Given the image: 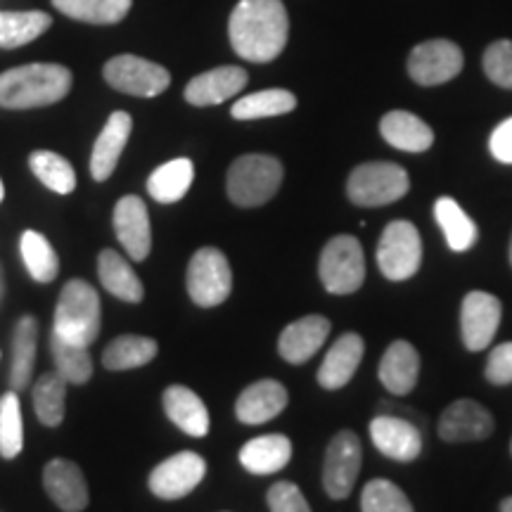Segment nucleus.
<instances>
[{
	"label": "nucleus",
	"instance_id": "obj_1",
	"mask_svg": "<svg viewBox=\"0 0 512 512\" xmlns=\"http://www.w3.org/2000/svg\"><path fill=\"white\" fill-rule=\"evenodd\" d=\"M228 34L230 46L247 62H273L290 34L283 0H240L230 15Z\"/></svg>",
	"mask_w": 512,
	"mask_h": 512
},
{
	"label": "nucleus",
	"instance_id": "obj_2",
	"mask_svg": "<svg viewBox=\"0 0 512 512\" xmlns=\"http://www.w3.org/2000/svg\"><path fill=\"white\" fill-rule=\"evenodd\" d=\"M74 76L53 62L22 64L0 74V107L3 110H38L64 100L72 91Z\"/></svg>",
	"mask_w": 512,
	"mask_h": 512
},
{
	"label": "nucleus",
	"instance_id": "obj_3",
	"mask_svg": "<svg viewBox=\"0 0 512 512\" xmlns=\"http://www.w3.org/2000/svg\"><path fill=\"white\" fill-rule=\"evenodd\" d=\"M102 328V306L100 294L91 283L74 278L62 287L60 299L55 306L53 330L67 342L91 347L100 337Z\"/></svg>",
	"mask_w": 512,
	"mask_h": 512
},
{
	"label": "nucleus",
	"instance_id": "obj_4",
	"mask_svg": "<svg viewBox=\"0 0 512 512\" xmlns=\"http://www.w3.org/2000/svg\"><path fill=\"white\" fill-rule=\"evenodd\" d=\"M283 164L271 155L238 157L228 169L226 190L238 207H261L271 202L283 185Z\"/></svg>",
	"mask_w": 512,
	"mask_h": 512
},
{
	"label": "nucleus",
	"instance_id": "obj_5",
	"mask_svg": "<svg viewBox=\"0 0 512 512\" xmlns=\"http://www.w3.org/2000/svg\"><path fill=\"white\" fill-rule=\"evenodd\" d=\"M318 278L330 294H354L366 280V254L354 235H337L323 247Z\"/></svg>",
	"mask_w": 512,
	"mask_h": 512
},
{
	"label": "nucleus",
	"instance_id": "obj_6",
	"mask_svg": "<svg viewBox=\"0 0 512 512\" xmlns=\"http://www.w3.org/2000/svg\"><path fill=\"white\" fill-rule=\"evenodd\" d=\"M411 188L406 169L392 162H370L351 171L347 183L349 200L358 207H384L399 202Z\"/></svg>",
	"mask_w": 512,
	"mask_h": 512
},
{
	"label": "nucleus",
	"instance_id": "obj_7",
	"mask_svg": "<svg viewBox=\"0 0 512 512\" xmlns=\"http://www.w3.org/2000/svg\"><path fill=\"white\" fill-rule=\"evenodd\" d=\"M190 299L202 309H214L233 292V271L226 254L216 247L197 249L185 273Z\"/></svg>",
	"mask_w": 512,
	"mask_h": 512
},
{
	"label": "nucleus",
	"instance_id": "obj_8",
	"mask_svg": "<svg viewBox=\"0 0 512 512\" xmlns=\"http://www.w3.org/2000/svg\"><path fill=\"white\" fill-rule=\"evenodd\" d=\"M422 264V240L411 221H392L377 242V266L394 283L413 278Z\"/></svg>",
	"mask_w": 512,
	"mask_h": 512
},
{
	"label": "nucleus",
	"instance_id": "obj_9",
	"mask_svg": "<svg viewBox=\"0 0 512 512\" xmlns=\"http://www.w3.org/2000/svg\"><path fill=\"white\" fill-rule=\"evenodd\" d=\"M102 76L114 91L136 95V98H157L171 83L169 69L138 55H117L102 69Z\"/></svg>",
	"mask_w": 512,
	"mask_h": 512
},
{
	"label": "nucleus",
	"instance_id": "obj_10",
	"mask_svg": "<svg viewBox=\"0 0 512 512\" xmlns=\"http://www.w3.org/2000/svg\"><path fill=\"white\" fill-rule=\"evenodd\" d=\"M363 465V448L361 439L351 430H342L332 437L328 451H325V467H323V486L330 498L344 501L358 479Z\"/></svg>",
	"mask_w": 512,
	"mask_h": 512
},
{
	"label": "nucleus",
	"instance_id": "obj_11",
	"mask_svg": "<svg viewBox=\"0 0 512 512\" xmlns=\"http://www.w3.org/2000/svg\"><path fill=\"white\" fill-rule=\"evenodd\" d=\"M207 475V460L195 451H181L166 458L150 472V491L162 501H178L200 486Z\"/></svg>",
	"mask_w": 512,
	"mask_h": 512
},
{
	"label": "nucleus",
	"instance_id": "obj_12",
	"mask_svg": "<svg viewBox=\"0 0 512 512\" xmlns=\"http://www.w3.org/2000/svg\"><path fill=\"white\" fill-rule=\"evenodd\" d=\"M463 69V50L446 38H432L411 50L408 74L420 86H441Z\"/></svg>",
	"mask_w": 512,
	"mask_h": 512
},
{
	"label": "nucleus",
	"instance_id": "obj_13",
	"mask_svg": "<svg viewBox=\"0 0 512 512\" xmlns=\"http://www.w3.org/2000/svg\"><path fill=\"white\" fill-rule=\"evenodd\" d=\"M503 306L494 294L475 290L463 299L460 309V335L470 351H484L494 342L498 325H501Z\"/></svg>",
	"mask_w": 512,
	"mask_h": 512
},
{
	"label": "nucleus",
	"instance_id": "obj_14",
	"mask_svg": "<svg viewBox=\"0 0 512 512\" xmlns=\"http://www.w3.org/2000/svg\"><path fill=\"white\" fill-rule=\"evenodd\" d=\"M114 233L131 261H145L152 249V226L145 202L138 195L121 197L114 207Z\"/></svg>",
	"mask_w": 512,
	"mask_h": 512
},
{
	"label": "nucleus",
	"instance_id": "obj_15",
	"mask_svg": "<svg viewBox=\"0 0 512 512\" xmlns=\"http://www.w3.org/2000/svg\"><path fill=\"white\" fill-rule=\"evenodd\" d=\"M370 441L382 456L399 460V463H411L422 451V434L418 427L392 413H382L373 418Z\"/></svg>",
	"mask_w": 512,
	"mask_h": 512
},
{
	"label": "nucleus",
	"instance_id": "obj_16",
	"mask_svg": "<svg viewBox=\"0 0 512 512\" xmlns=\"http://www.w3.org/2000/svg\"><path fill=\"white\" fill-rule=\"evenodd\" d=\"M494 432V415H491L479 401L460 399L441 413L439 437L448 444L460 441H482Z\"/></svg>",
	"mask_w": 512,
	"mask_h": 512
},
{
	"label": "nucleus",
	"instance_id": "obj_17",
	"mask_svg": "<svg viewBox=\"0 0 512 512\" xmlns=\"http://www.w3.org/2000/svg\"><path fill=\"white\" fill-rule=\"evenodd\" d=\"M43 486L57 508L64 512H81L88 505V484L81 467L72 460L55 458L43 470Z\"/></svg>",
	"mask_w": 512,
	"mask_h": 512
},
{
	"label": "nucleus",
	"instance_id": "obj_18",
	"mask_svg": "<svg viewBox=\"0 0 512 512\" xmlns=\"http://www.w3.org/2000/svg\"><path fill=\"white\" fill-rule=\"evenodd\" d=\"M330 335V320L325 316H304L280 332L278 354L292 366H302L320 351Z\"/></svg>",
	"mask_w": 512,
	"mask_h": 512
},
{
	"label": "nucleus",
	"instance_id": "obj_19",
	"mask_svg": "<svg viewBox=\"0 0 512 512\" xmlns=\"http://www.w3.org/2000/svg\"><path fill=\"white\" fill-rule=\"evenodd\" d=\"M133 131V119L128 112H112L105 128L100 131L93 145L91 155V176L93 181H107L117 169L121 155H124L128 138Z\"/></svg>",
	"mask_w": 512,
	"mask_h": 512
},
{
	"label": "nucleus",
	"instance_id": "obj_20",
	"mask_svg": "<svg viewBox=\"0 0 512 512\" xmlns=\"http://www.w3.org/2000/svg\"><path fill=\"white\" fill-rule=\"evenodd\" d=\"M249 76L242 67H216L211 72L197 74L188 86H185V100L195 107H211L221 105L238 95L247 86Z\"/></svg>",
	"mask_w": 512,
	"mask_h": 512
},
{
	"label": "nucleus",
	"instance_id": "obj_21",
	"mask_svg": "<svg viewBox=\"0 0 512 512\" xmlns=\"http://www.w3.org/2000/svg\"><path fill=\"white\" fill-rule=\"evenodd\" d=\"M287 396L285 384L278 380H259L249 384L235 401V415L245 425H264V422L278 418L280 413L287 408Z\"/></svg>",
	"mask_w": 512,
	"mask_h": 512
},
{
	"label": "nucleus",
	"instance_id": "obj_22",
	"mask_svg": "<svg viewBox=\"0 0 512 512\" xmlns=\"http://www.w3.org/2000/svg\"><path fill=\"white\" fill-rule=\"evenodd\" d=\"M377 377L387 387L389 394L406 396L411 394L420 377V354L406 339H396L384 351Z\"/></svg>",
	"mask_w": 512,
	"mask_h": 512
},
{
	"label": "nucleus",
	"instance_id": "obj_23",
	"mask_svg": "<svg viewBox=\"0 0 512 512\" xmlns=\"http://www.w3.org/2000/svg\"><path fill=\"white\" fill-rule=\"evenodd\" d=\"M363 351H366V342L356 332H347V335L339 337L318 368L320 387L335 392V389H342L344 384H349L358 366H361Z\"/></svg>",
	"mask_w": 512,
	"mask_h": 512
},
{
	"label": "nucleus",
	"instance_id": "obj_24",
	"mask_svg": "<svg viewBox=\"0 0 512 512\" xmlns=\"http://www.w3.org/2000/svg\"><path fill=\"white\" fill-rule=\"evenodd\" d=\"M162 406L166 418H169L178 430L190 434V437H207L211 430V418L204 401L192 389L183 384H171L164 389Z\"/></svg>",
	"mask_w": 512,
	"mask_h": 512
},
{
	"label": "nucleus",
	"instance_id": "obj_25",
	"mask_svg": "<svg viewBox=\"0 0 512 512\" xmlns=\"http://www.w3.org/2000/svg\"><path fill=\"white\" fill-rule=\"evenodd\" d=\"M38 354V320L34 316H22L15 323L10 337V373L8 384L12 392H24L31 384L34 363Z\"/></svg>",
	"mask_w": 512,
	"mask_h": 512
},
{
	"label": "nucleus",
	"instance_id": "obj_26",
	"mask_svg": "<svg viewBox=\"0 0 512 512\" xmlns=\"http://www.w3.org/2000/svg\"><path fill=\"white\" fill-rule=\"evenodd\" d=\"M292 458V441L285 434H264L240 448V463L252 475H275Z\"/></svg>",
	"mask_w": 512,
	"mask_h": 512
},
{
	"label": "nucleus",
	"instance_id": "obj_27",
	"mask_svg": "<svg viewBox=\"0 0 512 512\" xmlns=\"http://www.w3.org/2000/svg\"><path fill=\"white\" fill-rule=\"evenodd\" d=\"M98 275L100 283L112 297L121 299V302L138 304L143 302L145 287L140 283V278L133 271L131 264L114 249H102L98 256Z\"/></svg>",
	"mask_w": 512,
	"mask_h": 512
},
{
	"label": "nucleus",
	"instance_id": "obj_28",
	"mask_svg": "<svg viewBox=\"0 0 512 512\" xmlns=\"http://www.w3.org/2000/svg\"><path fill=\"white\" fill-rule=\"evenodd\" d=\"M380 133L389 145L403 152H425L434 143L432 128L411 112L394 110L384 114L380 121Z\"/></svg>",
	"mask_w": 512,
	"mask_h": 512
},
{
	"label": "nucleus",
	"instance_id": "obj_29",
	"mask_svg": "<svg viewBox=\"0 0 512 512\" xmlns=\"http://www.w3.org/2000/svg\"><path fill=\"white\" fill-rule=\"evenodd\" d=\"M192 181H195V164L178 157L152 171L147 178V192L159 204H174L188 195Z\"/></svg>",
	"mask_w": 512,
	"mask_h": 512
},
{
	"label": "nucleus",
	"instance_id": "obj_30",
	"mask_svg": "<svg viewBox=\"0 0 512 512\" xmlns=\"http://www.w3.org/2000/svg\"><path fill=\"white\" fill-rule=\"evenodd\" d=\"M159 354V344L152 337L140 335H121L112 339L102 351V366L112 373H121V370H136L155 361Z\"/></svg>",
	"mask_w": 512,
	"mask_h": 512
},
{
	"label": "nucleus",
	"instance_id": "obj_31",
	"mask_svg": "<svg viewBox=\"0 0 512 512\" xmlns=\"http://www.w3.org/2000/svg\"><path fill=\"white\" fill-rule=\"evenodd\" d=\"M53 27V17L41 10L17 12L8 10L0 15V48L15 50L29 46L38 36H43Z\"/></svg>",
	"mask_w": 512,
	"mask_h": 512
},
{
	"label": "nucleus",
	"instance_id": "obj_32",
	"mask_svg": "<svg viewBox=\"0 0 512 512\" xmlns=\"http://www.w3.org/2000/svg\"><path fill=\"white\" fill-rule=\"evenodd\" d=\"M434 219L444 230L446 245L453 249V252H467V249L475 247L479 238L477 223L465 214V209L453 200V197H441L434 204Z\"/></svg>",
	"mask_w": 512,
	"mask_h": 512
},
{
	"label": "nucleus",
	"instance_id": "obj_33",
	"mask_svg": "<svg viewBox=\"0 0 512 512\" xmlns=\"http://www.w3.org/2000/svg\"><path fill=\"white\" fill-rule=\"evenodd\" d=\"M55 10L76 22L110 27L119 24L133 8V0H53Z\"/></svg>",
	"mask_w": 512,
	"mask_h": 512
},
{
	"label": "nucleus",
	"instance_id": "obj_34",
	"mask_svg": "<svg viewBox=\"0 0 512 512\" xmlns=\"http://www.w3.org/2000/svg\"><path fill=\"white\" fill-rule=\"evenodd\" d=\"M19 252H22L24 266L36 283H53L60 273V256L46 235L38 230H24L22 240H19Z\"/></svg>",
	"mask_w": 512,
	"mask_h": 512
},
{
	"label": "nucleus",
	"instance_id": "obj_35",
	"mask_svg": "<svg viewBox=\"0 0 512 512\" xmlns=\"http://www.w3.org/2000/svg\"><path fill=\"white\" fill-rule=\"evenodd\" d=\"M50 356H53L55 373L62 375L69 384H86L93 377V358L88 347L67 342V339L50 330Z\"/></svg>",
	"mask_w": 512,
	"mask_h": 512
},
{
	"label": "nucleus",
	"instance_id": "obj_36",
	"mask_svg": "<svg viewBox=\"0 0 512 512\" xmlns=\"http://www.w3.org/2000/svg\"><path fill=\"white\" fill-rule=\"evenodd\" d=\"M294 107H297V98H294L290 91H283V88H268V91H259L240 98L233 105L230 114L238 121H252L280 117V114L292 112Z\"/></svg>",
	"mask_w": 512,
	"mask_h": 512
},
{
	"label": "nucleus",
	"instance_id": "obj_37",
	"mask_svg": "<svg viewBox=\"0 0 512 512\" xmlns=\"http://www.w3.org/2000/svg\"><path fill=\"white\" fill-rule=\"evenodd\" d=\"M69 382L57 373H43L34 387V411L46 427H60L64 420Z\"/></svg>",
	"mask_w": 512,
	"mask_h": 512
},
{
	"label": "nucleus",
	"instance_id": "obj_38",
	"mask_svg": "<svg viewBox=\"0 0 512 512\" xmlns=\"http://www.w3.org/2000/svg\"><path fill=\"white\" fill-rule=\"evenodd\" d=\"M29 166L34 176L57 195H69L76 188V171L62 155L50 150H36L29 155Z\"/></svg>",
	"mask_w": 512,
	"mask_h": 512
},
{
	"label": "nucleus",
	"instance_id": "obj_39",
	"mask_svg": "<svg viewBox=\"0 0 512 512\" xmlns=\"http://www.w3.org/2000/svg\"><path fill=\"white\" fill-rule=\"evenodd\" d=\"M24 448V422L22 403L17 392H5L0 396V456L5 460L17 458Z\"/></svg>",
	"mask_w": 512,
	"mask_h": 512
},
{
	"label": "nucleus",
	"instance_id": "obj_40",
	"mask_svg": "<svg viewBox=\"0 0 512 512\" xmlns=\"http://www.w3.org/2000/svg\"><path fill=\"white\" fill-rule=\"evenodd\" d=\"M363 512H413V505L399 486L389 479H373L366 484L361 496Z\"/></svg>",
	"mask_w": 512,
	"mask_h": 512
},
{
	"label": "nucleus",
	"instance_id": "obj_41",
	"mask_svg": "<svg viewBox=\"0 0 512 512\" xmlns=\"http://www.w3.org/2000/svg\"><path fill=\"white\" fill-rule=\"evenodd\" d=\"M484 72L496 86L512 91V41H496L486 48Z\"/></svg>",
	"mask_w": 512,
	"mask_h": 512
},
{
	"label": "nucleus",
	"instance_id": "obj_42",
	"mask_svg": "<svg viewBox=\"0 0 512 512\" xmlns=\"http://www.w3.org/2000/svg\"><path fill=\"white\" fill-rule=\"evenodd\" d=\"M268 508L271 512H311L309 503L297 484L278 482L268 491Z\"/></svg>",
	"mask_w": 512,
	"mask_h": 512
},
{
	"label": "nucleus",
	"instance_id": "obj_43",
	"mask_svg": "<svg viewBox=\"0 0 512 512\" xmlns=\"http://www.w3.org/2000/svg\"><path fill=\"white\" fill-rule=\"evenodd\" d=\"M486 380L491 384H512V342L491 349L486 361Z\"/></svg>",
	"mask_w": 512,
	"mask_h": 512
},
{
	"label": "nucleus",
	"instance_id": "obj_44",
	"mask_svg": "<svg viewBox=\"0 0 512 512\" xmlns=\"http://www.w3.org/2000/svg\"><path fill=\"white\" fill-rule=\"evenodd\" d=\"M489 150L498 162L512 164V117L501 121L489 138Z\"/></svg>",
	"mask_w": 512,
	"mask_h": 512
},
{
	"label": "nucleus",
	"instance_id": "obj_45",
	"mask_svg": "<svg viewBox=\"0 0 512 512\" xmlns=\"http://www.w3.org/2000/svg\"><path fill=\"white\" fill-rule=\"evenodd\" d=\"M5 299V275H3V266H0V304Z\"/></svg>",
	"mask_w": 512,
	"mask_h": 512
},
{
	"label": "nucleus",
	"instance_id": "obj_46",
	"mask_svg": "<svg viewBox=\"0 0 512 512\" xmlns=\"http://www.w3.org/2000/svg\"><path fill=\"white\" fill-rule=\"evenodd\" d=\"M501 512H512V496L505 498V501L501 503Z\"/></svg>",
	"mask_w": 512,
	"mask_h": 512
},
{
	"label": "nucleus",
	"instance_id": "obj_47",
	"mask_svg": "<svg viewBox=\"0 0 512 512\" xmlns=\"http://www.w3.org/2000/svg\"><path fill=\"white\" fill-rule=\"evenodd\" d=\"M3 197H5V188H3V181H0V202H3Z\"/></svg>",
	"mask_w": 512,
	"mask_h": 512
},
{
	"label": "nucleus",
	"instance_id": "obj_48",
	"mask_svg": "<svg viewBox=\"0 0 512 512\" xmlns=\"http://www.w3.org/2000/svg\"><path fill=\"white\" fill-rule=\"evenodd\" d=\"M510 264H512V240H510Z\"/></svg>",
	"mask_w": 512,
	"mask_h": 512
},
{
	"label": "nucleus",
	"instance_id": "obj_49",
	"mask_svg": "<svg viewBox=\"0 0 512 512\" xmlns=\"http://www.w3.org/2000/svg\"><path fill=\"white\" fill-rule=\"evenodd\" d=\"M510 451H512V446H510Z\"/></svg>",
	"mask_w": 512,
	"mask_h": 512
},
{
	"label": "nucleus",
	"instance_id": "obj_50",
	"mask_svg": "<svg viewBox=\"0 0 512 512\" xmlns=\"http://www.w3.org/2000/svg\"><path fill=\"white\" fill-rule=\"evenodd\" d=\"M0 15H3V12H0Z\"/></svg>",
	"mask_w": 512,
	"mask_h": 512
}]
</instances>
